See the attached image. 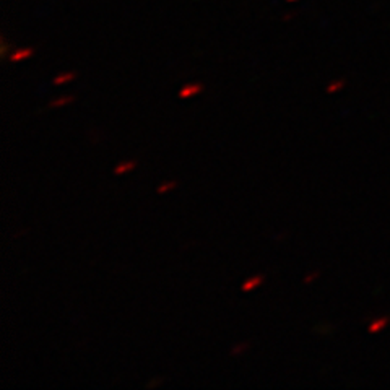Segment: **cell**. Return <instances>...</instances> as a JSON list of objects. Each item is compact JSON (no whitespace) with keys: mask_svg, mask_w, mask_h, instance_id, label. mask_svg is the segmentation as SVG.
<instances>
[{"mask_svg":"<svg viewBox=\"0 0 390 390\" xmlns=\"http://www.w3.org/2000/svg\"><path fill=\"white\" fill-rule=\"evenodd\" d=\"M200 91H202V85H200V83H189V85L181 88L179 98L187 99V98H191V96H195V94H198Z\"/></svg>","mask_w":390,"mask_h":390,"instance_id":"obj_1","label":"cell"},{"mask_svg":"<svg viewBox=\"0 0 390 390\" xmlns=\"http://www.w3.org/2000/svg\"><path fill=\"white\" fill-rule=\"evenodd\" d=\"M33 47H25V49H18V51H15L10 54V62H20V60H23V59H28V57H31L33 55Z\"/></svg>","mask_w":390,"mask_h":390,"instance_id":"obj_2","label":"cell"},{"mask_svg":"<svg viewBox=\"0 0 390 390\" xmlns=\"http://www.w3.org/2000/svg\"><path fill=\"white\" fill-rule=\"evenodd\" d=\"M262 281H264V276L262 275H255L252 278H249L247 281H244V285H242V291H250V289H254V288H257L262 285Z\"/></svg>","mask_w":390,"mask_h":390,"instance_id":"obj_3","label":"cell"},{"mask_svg":"<svg viewBox=\"0 0 390 390\" xmlns=\"http://www.w3.org/2000/svg\"><path fill=\"white\" fill-rule=\"evenodd\" d=\"M77 77V74L75 72H64V74H60V75H57L52 80V85H62V83H67V81H70V80H74V78Z\"/></svg>","mask_w":390,"mask_h":390,"instance_id":"obj_4","label":"cell"},{"mask_svg":"<svg viewBox=\"0 0 390 390\" xmlns=\"http://www.w3.org/2000/svg\"><path fill=\"white\" fill-rule=\"evenodd\" d=\"M133 168H135V161H124V163H120V164L116 166L114 172L119 176V174H125V172H130Z\"/></svg>","mask_w":390,"mask_h":390,"instance_id":"obj_5","label":"cell"},{"mask_svg":"<svg viewBox=\"0 0 390 390\" xmlns=\"http://www.w3.org/2000/svg\"><path fill=\"white\" fill-rule=\"evenodd\" d=\"M389 322H390L389 317H382V319L374 320V322H372V324L369 325V332H371V333H377V332H381L382 328L389 324Z\"/></svg>","mask_w":390,"mask_h":390,"instance_id":"obj_6","label":"cell"},{"mask_svg":"<svg viewBox=\"0 0 390 390\" xmlns=\"http://www.w3.org/2000/svg\"><path fill=\"white\" fill-rule=\"evenodd\" d=\"M74 96H62V98H57V99H54V101L49 103V108H62V106H67V104H70L72 101H74Z\"/></svg>","mask_w":390,"mask_h":390,"instance_id":"obj_7","label":"cell"},{"mask_svg":"<svg viewBox=\"0 0 390 390\" xmlns=\"http://www.w3.org/2000/svg\"><path fill=\"white\" fill-rule=\"evenodd\" d=\"M247 348H249V343H247V342H242V343L236 345V347H233L231 354H241V353H244V351H246Z\"/></svg>","mask_w":390,"mask_h":390,"instance_id":"obj_8","label":"cell"},{"mask_svg":"<svg viewBox=\"0 0 390 390\" xmlns=\"http://www.w3.org/2000/svg\"><path fill=\"white\" fill-rule=\"evenodd\" d=\"M174 187H176V182H174V181L164 182L163 186H159V187H158V194H164V192H168V191H171V189H174Z\"/></svg>","mask_w":390,"mask_h":390,"instance_id":"obj_9","label":"cell"},{"mask_svg":"<svg viewBox=\"0 0 390 390\" xmlns=\"http://www.w3.org/2000/svg\"><path fill=\"white\" fill-rule=\"evenodd\" d=\"M342 86H343V80L333 81L332 85L327 88V91H328V93H335V91H338V90H342Z\"/></svg>","mask_w":390,"mask_h":390,"instance_id":"obj_10","label":"cell"},{"mask_svg":"<svg viewBox=\"0 0 390 390\" xmlns=\"http://www.w3.org/2000/svg\"><path fill=\"white\" fill-rule=\"evenodd\" d=\"M317 275H319V272H312L311 275H308V276L304 278V283H306V285H309L311 281H314V280H315Z\"/></svg>","mask_w":390,"mask_h":390,"instance_id":"obj_11","label":"cell"},{"mask_svg":"<svg viewBox=\"0 0 390 390\" xmlns=\"http://www.w3.org/2000/svg\"><path fill=\"white\" fill-rule=\"evenodd\" d=\"M286 2H296V0H286Z\"/></svg>","mask_w":390,"mask_h":390,"instance_id":"obj_12","label":"cell"}]
</instances>
